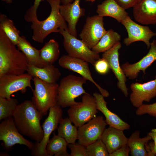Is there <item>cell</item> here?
<instances>
[{
	"instance_id": "obj_30",
	"label": "cell",
	"mask_w": 156,
	"mask_h": 156,
	"mask_svg": "<svg viewBox=\"0 0 156 156\" xmlns=\"http://www.w3.org/2000/svg\"><path fill=\"white\" fill-rule=\"evenodd\" d=\"M0 27L11 41L17 45L21 37L20 31L16 28L13 21L4 14H0Z\"/></svg>"
},
{
	"instance_id": "obj_8",
	"label": "cell",
	"mask_w": 156,
	"mask_h": 156,
	"mask_svg": "<svg viewBox=\"0 0 156 156\" xmlns=\"http://www.w3.org/2000/svg\"><path fill=\"white\" fill-rule=\"evenodd\" d=\"M61 107L57 104L49 110L48 115L42 125L43 136L42 140L34 144L31 150L32 155L35 156H48L46 147L52 132L57 129L58 125L63 118Z\"/></svg>"
},
{
	"instance_id": "obj_15",
	"label": "cell",
	"mask_w": 156,
	"mask_h": 156,
	"mask_svg": "<svg viewBox=\"0 0 156 156\" xmlns=\"http://www.w3.org/2000/svg\"><path fill=\"white\" fill-rule=\"evenodd\" d=\"M121 47L119 42L109 50L104 52L102 55V58L108 62L110 67L117 78L118 81L117 86L124 96L127 97L128 89L126 86V76L120 66L119 62V50Z\"/></svg>"
},
{
	"instance_id": "obj_29",
	"label": "cell",
	"mask_w": 156,
	"mask_h": 156,
	"mask_svg": "<svg viewBox=\"0 0 156 156\" xmlns=\"http://www.w3.org/2000/svg\"><path fill=\"white\" fill-rule=\"evenodd\" d=\"M53 137L49 140L46 147L48 156H70L67 151L68 144L63 138L56 135L54 132Z\"/></svg>"
},
{
	"instance_id": "obj_24",
	"label": "cell",
	"mask_w": 156,
	"mask_h": 156,
	"mask_svg": "<svg viewBox=\"0 0 156 156\" xmlns=\"http://www.w3.org/2000/svg\"><path fill=\"white\" fill-rule=\"evenodd\" d=\"M16 46L25 55L28 64L40 68L44 66L40 55V50L33 46L25 36H21Z\"/></svg>"
},
{
	"instance_id": "obj_3",
	"label": "cell",
	"mask_w": 156,
	"mask_h": 156,
	"mask_svg": "<svg viewBox=\"0 0 156 156\" xmlns=\"http://www.w3.org/2000/svg\"><path fill=\"white\" fill-rule=\"evenodd\" d=\"M61 1L47 0L51 8L50 14L44 20H38L32 22V39L34 41L42 43L49 34L58 33L60 29L68 31V25L60 11Z\"/></svg>"
},
{
	"instance_id": "obj_25",
	"label": "cell",
	"mask_w": 156,
	"mask_h": 156,
	"mask_svg": "<svg viewBox=\"0 0 156 156\" xmlns=\"http://www.w3.org/2000/svg\"><path fill=\"white\" fill-rule=\"evenodd\" d=\"M140 132L137 130L133 132L128 138L127 145L129 148L132 156H148L146 145L151 137L147 135L143 138L140 137Z\"/></svg>"
},
{
	"instance_id": "obj_13",
	"label": "cell",
	"mask_w": 156,
	"mask_h": 156,
	"mask_svg": "<svg viewBox=\"0 0 156 156\" xmlns=\"http://www.w3.org/2000/svg\"><path fill=\"white\" fill-rule=\"evenodd\" d=\"M88 63L83 60L72 57L68 55H63L58 60V64L61 67L79 74L87 80L92 83L104 97H108L109 94L108 91L102 88L92 77Z\"/></svg>"
},
{
	"instance_id": "obj_37",
	"label": "cell",
	"mask_w": 156,
	"mask_h": 156,
	"mask_svg": "<svg viewBox=\"0 0 156 156\" xmlns=\"http://www.w3.org/2000/svg\"><path fill=\"white\" fill-rule=\"evenodd\" d=\"M122 8L126 10L131 8H134L142 0H115Z\"/></svg>"
},
{
	"instance_id": "obj_9",
	"label": "cell",
	"mask_w": 156,
	"mask_h": 156,
	"mask_svg": "<svg viewBox=\"0 0 156 156\" xmlns=\"http://www.w3.org/2000/svg\"><path fill=\"white\" fill-rule=\"evenodd\" d=\"M0 140L7 150L16 144L24 145L31 150L34 146V144L24 138L19 131L13 116L3 120L0 123Z\"/></svg>"
},
{
	"instance_id": "obj_10",
	"label": "cell",
	"mask_w": 156,
	"mask_h": 156,
	"mask_svg": "<svg viewBox=\"0 0 156 156\" xmlns=\"http://www.w3.org/2000/svg\"><path fill=\"white\" fill-rule=\"evenodd\" d=\"M33 77L28 73L6 75L0 77V96L10 99L13 94L18 91L25 93L27 88L33 91L31 84Z\"/></svg>"
},
{
	"instance_id": "obj_20",
	"label": "cell",
	"mask_w": 156,
	"mask_h": 156,
	"mask_svg": "<svg viewBox=\"0 0 156 156\" xmlns=\"http://www.w3.org/2000/svg\"><path fill=\"white\" fill-rule=\"evenodd\" d=\"M93 95L95 99L97 109L104 116L107 125L109 127L123 131L130 129V127L129 124L108 109L107 106V103L105 101L104 97L101 93L94 92Z\"/></svg>"
},
{
	"instance_id": "obj_42",
	"label": "cell",
	"mask_w": 156,
	"mask_h": 156,
	"mask_svg": "<svg viewBox=\"0 0 156 156\" xmlns=\"http://www.w3.org/2000/svg\"><path fill=\"white\" fill-rule=\"evenodd\" d=\"M3 2L7 3H11L12 2V0H2Z\"/></svg>"
},
{
	"instance_id": "obj_41",
	"label": "cell",
	"mask_w": 156,
	"mask_h": 156,
	"mask_svg": "<svg viewBox=\"0 0 156 156\" xmlns=\"http://www.w3.org/2000/svg\"><path fill=\"white\" fill-rule=\"evenodd\" d=\"M73 0H61V2L62 4H66L71 3Z\"/></svg>"
},
{
	"instance_id": "obj_34",
	"label": "cell",
	"mask_w": 156,
	"mask_h": 156,
	"mask_svg": "<svg viewBox=\"0 0 156 156\" xmlns=\"http://www.w3.org/2000/svg\"><path fill=\"white\" fill-rule=\"evenodd\" d=\"M135 114L138 116L148 114L156 118V102L150 104H142L137 108Z\"/></svg>"
},
{
	"instance_id": "obj_16",
	"label": "cell",
	"mask_w": 156,
	"mask_h": 156,
	"mask_svg": "<svg viewBox=\"0 0 156 156\" xmlns=\"http://www.w3.org/2000/svg\"><path fill=\"white\" fill-rule=\"evenodd\" d=\"M155 78L143 83L136 82L131 84L130 100L134 107L138 108L144 101L149 102L156 96V75Z\"/></svg>"
},
{
	"instance_id": "obj_38",
	"label": "cell",
	"mask_w": 156,
	"mask_h": 156,
	"mask_svg": "<svg viewBox=\"0 0 156 156\" xmlns=\"http://www.w3.org/2000/svg\"><path fill=\"white\" fill-rule=\"evenodd\" d=\"M130 151L127 144H126L109 154V156H128Z\"/></svg>"
},
{
	"instance_id": "obj_27",
	"label": "cell",
	"mask_w": 156,
	"mask_h": 156,
	"mask_svg": "<svg viewBox=\"0 0 156 156\" xmlns=\"http://www.w3.org/2000/svg\"><path fill=\"white\" fill-rule=\"evenodd\" d=\"M72 123L69 117L63 118L57 129V135L64 138L68 144H75L78 138L77 127Z\"/></svg>"
},
{
	"instance_id": "obj_28",
	"label": "cell",
	"mask_w": 156,
	"mask_h": 156,
	"mask_svg": "<svg viewBox=\"0 0 156 156\" xmlns=\"http://www.w3.org/2000/svg\"><path fill=\"white\" fill-rule=\"evenodd\" d=\"M121 37L120 35L118 33L112 29H110L107 31L92 50L98 53L104 52L120 42Z\"/></svg>"
},
{
	"instance_id": "obj_40",
	"label": "cell",
	"mask_w": 156,
	"mask_h": 156,
	"mask_svg": "<svg viewBox=\"0 0 156 156\" xmlns=\"http://www.w3.org/2000/svg\"><path fill=\"white\" fill-rule=\"evenodd\" d=\"M147 135L151 137V139L153 140L154 143L156 144V129H152Z\"/></svg>"
},
{
	"instance_id": "obj_35",
	"label": "cell",
	"mask_w": 156,
	"mask_h": 156,
	"mask_svg": "<svg viewBox=\"0 0 156 156\" xmlns=\"http://www.w3.org/2000/svg\"><path fill=\"white\" fill-rule=\"evenodd\" d=\"M94 66L96 71L101 75L107 74L110 69L108 62L103 58L97 60Z\"/></svg>"
},
{
	"instance_id": "obj_19",
	"label": "cell",
	"mask_w": 156,
	"mask_h": 156,
	"mask_svg": "<svg viewBox=\"0 0 156 156\" xmlns=\"http://www.w3.org/2000/svg\"><path fill=\"white\" fill-rule=\"evenodd\" d=\"M135 20L143 25L156 24V0H142L133 8Z\"/></svg>"
},
{
	"instance_id": "obj_23",
	"label": "cell",
	"mask_w": 156,
	"mask_h": 156,
	"mask_svg": "<svg viewBox=\"0 0 156 156\" xmlns=\"http://www.w3.org/2000/svg\"><path fill=\"white\" fill-rule=\"evenodd\" d=\"M96 12L100 16H109L121 22L128 16L125 10L120 7L115 0H105L97 6Z\"/></svg>"
},
{
	"instance_id": "obj_26",
	"label": "cell",
	"mask_w": 156,
	"mask_h": 156,
	"mask_svg": "<svg viewBox=\"0 0 156 156\" xmlns=\"http://www.w3.org/2000/svg\"><path fill=\"white\" fill-rule=\"evenodd\" d=\"M40 51V55L44 66L53 64L60 55L58 42L53 39L46 42Z\"/></svg>"
},
{
	"instance_id": "obj_33",
	"label": "cell",
	"mask_w": 156,
	"mask_h": 156,
	"mask_svg": "<svg viewBox=\"0 0 156 156\" xmlns=\"http://www.w3.org/2000/svg\"><path fill=\"white\" fill-rule=\"evenodd\" d=\"M44 0H34L33 5L28 9L24 15L25 20L28 22H32L38 20L37 12L39 5Z\"/></svg>"
},
{
	"instance_id": "obj_11",
	"label": "cell",
	"mask_w": 156,
	"mask_h": 156,
	"mask_svg": "<svg viewBox=\"0 0 156 156\" xmlns=\"http://www.w3.org/2000/svg\"><path fill=\"white\" fill-rule=\"evenodd\" d=\"M107 31L104 27L103 17L98 15H95L87 18L79 36L81 40L92 49Z\"/></svg>"
},
{
	"instance_id": "obj_14",
	"label": "cell",
	"mask_w": 156,
	"mask_h": 156,
	"mask_svg": "<svg viewBox=\"0 0 156 156\" xmlns=\"http://www.w3.org/2000/svg\"><path fill=\"white\" fill-rule=\"evenodd\" d=\"M125 28L128 34L123 43L126 46L133 42L138 41L143 42L148 49L150 47V40L156 36V33L152 31L147 26L139 25L133 21L128 15L121 22Z\"/></svg>"
},
{
	"instance_id": "obj_31",
	"label": "cell",
	"mask_w": 156,
	"mask_h": 156,
	"mask_svg": "<svg viewBox=\"0 0 156 156\" xmlns=\"http://www.w3.org/2000/svg\"><path fill=\"white\" fill-rule=\"evenodd\" d=\"M18 104L16 99L0 96V120L12 116Z\"/></svg>"
},
{
	"instance_id": "obj_18",
	"label": "cell",
	"mask_w": 156,
	"mask_h": 156,
	"mask_svg": "<svg viewBox=\"0 0 156 156\" xmlns=\"http://www.w3.org/2000/svg\"><path fill=\"white\" fill-rule=\"evenodd\" d=\"M81 0H75L72 3L60 5V12L68 23V31L77 37L76 25L79 19L85 15V10L80 6Z\"/></svg>"
},
{
	"instance_id": "obj_12",
	"label": "cell",
	"mask_w": 156,
	"mask_h": 156,
	"mask_svg": "<svg viewBox=\"0 0 156 156\" xmlns=\"http://www.w3.org/2000/svg\"><path fill=\"white\" fill-rule=\"evenodd\" d=\"M107 124L103 117L95 116L78 127V138L79 144L85 146L101 138Z\"/></svg>"
},
{
	"instance_id": "obj_4",
	"label": "cell",
	"mask_w": 156,
	"mask_h": 156,
	"mask_svg": "<svg viewBox=\"0 0 156 156\" xmlns=\"http://www.w3.org/2000/svg\"><path fill=\"white\" fill-rule=\"evenodd\" d=\"M86 80L82 77L70 75L61 80L58 89L57 104L61 107L77 104L75 99L87 93L83 88Z\"/></svg>"
},
{
	"instance_id": "obj_43",
	"label": "cell",
	"mask_w": 156,
	"mask_h": 156,
	"mask_svg": "<svg viewBox=\"0 0 156 156\" xmlns=\"http://www.w3.org/2000/svg\"><path fill=\"white\" fill-rule=\"evenodd\" d=\"M95 0H86L87 1H90L91 2H94Z\"/></svg>"
},
{
	"instance_id": "obj_6",
	"label": "cell",
	"mask_w": 156,
	"mask_h": 156,
	"mask_svg": "<svg viewBox=\"0 0 156 156\" xmlns=\"http://www.w3.org/2000/svg\"><path fill=\"white\" fill-rule=\"evenodd\" d=\"M58 33L63 37L64 47L69 55L83 60L93 66L101 58L99 53L93 51L82 40L77 38L68 31L60 29Z\"/></svg>"
},
{
	"instance_id": "obj_36",
	"label": "cell",
	"mask_w": 156,
	"mask_h": 156,
	"mask_svg": "<svg viewBox=\"0 0 156 156\" xmlns=\"http://www.w3.org/2000/svg\"><path fill=\"white\" fill-rule=\"evenodd\" d=\"M68 146L70 150V156H87L86 147L80 144H69Z\"/></svg>"
},
{
	"instance_id": "obj_2",
	"label": "cell",
	"mask_w": 156,
	"mask_h": 156,
	"mask_svg": "<svg viewBox=\"0 0 156 156\" xmlns=\"http://www.w3.org/2000/svg\"><path fill=\"white\" fill-rule=\"evenodd\" d=\"M16 46L0 27V77L21 75L27 71L28 64L26 58Z\"/></svg>"
},
{
	"instance_id": "obj_1",
	"label": "cell",
	"mask_w": 156,
	"mask_h": 156,
	"mask_svg": "<svg viewBox=\"0 0 156 156\" xmlns=\"http://www.w3.org/2000/svg\"><path fill=\"white\" fill-rule=\"evenodd\" d=\"M42 116L32 101L25 100L18 104L12 116L21 134L39 142L44 134L40 123Z\"/></svg>"
},
{
	"instance_id": "obj_17",
	"label": "cell",
	"mask_w": 156,
	"mask_h": 156,
	"mask_svg": "<svg viewBox=\"0 0 156 156\" xmlns=\"http://www.w3.org/2000/svg\"><path fill=\"white\" fill-rule=\"evenodd\" d=\"M150 48L147 54L138 62L133 64L126 62L121 65V67L126 77L130 79L137 78L141 71L145 74L147 68L156 60V40L151 43Z\"/></svg>"
},
{
	"instance_id": "obj_21",
	"label": "cell",
	"mask_w": 156,
	"mask_h": 156,
	"mask_svg": "<svg viewBox=\"0 0 156 156\" xmlns=\"http://www.w3.org/2000/svg\"><path fill=\"white\" fill-rule=\"evenodd\" d=\"M101 139L109 154L124 145L127 144L128 140L123 130L110 127L105 129Z\"/></svg>"
},
{
	"instance_id": "obj_32",
	"label": "cell",
	"mask_w": 156,
	"mask_h": 156,
	"mask_svg": "<svg viewBox=\"0 0 156 156\" xmlns=\"http://www.w3.org/2000/svg\"><path fill=\"white\" fill-rule=\"evenodd\" d=\"M86 147L87 156H109L101 138Z\"/></svg>"
},
{
	"instance_id": "obj_39",
	"label": "cell",
	"mask_w": 156,
	"mask_h": 156,
	"mask_svg": "<svg viewBox=\"0 0 156 156\" xmlns=\"http://www.w3.org/2000/svg\"><path fill=\"white\" fill-rule=\"evenodd\" d=\"M146 148L147 153L148 156L156 155V144L153 142L148 143L146 145Z\"/></svg>"
},
{
	"instance_id": "obj_7",
	"label": "cell",
	"mask_w": 156,
	"mask_h": 156,
	"mask_svg": "<svg viewBox=\"0 0 156 156\" xmlns=\"http://www.w3.org/2000/svg\"><path fill=\"white\" fill-rule=\"evenodd\" d=\"M97 110L94 97L86 93L83 94L81 101L70 107L68 113L72 122L79 127L96 116Z\"/></svg>"
},
{
	"instance_id": "obj_22",
	"label": "cell",
	"mask_w": 156,
	"mask_h": 156,
	"mask_svg": "<svg viewBox=\"0 0 156 156\" xmlns=\"http://www.w3.org/2000/svg\"><path fill=\"white\" fill-rule=\"evenodd\" d=\"M26 71L33 78L37 77L50 83H56L61 75L60 70L53 64L46 65L42 68L28 64Z\"/></svg>"
},
{
	"instance_id": "obj_5",
	"label": "cell",
	"mask_w": 156,
	"mask_h": 156,
	"mask_svg": "<svg viewBox=\"0 0 156 156\" xmlns=\"http://www.w3.org/2000/svg\"><path fill=\"white\" fill-rule=\"evenodd\" d=\"M33 81L34 89L33 90L32 101L42 116L46 115L50 108L57 104L59 85L49 83L37 77Z\"/></svg>"
}]
</instances>
